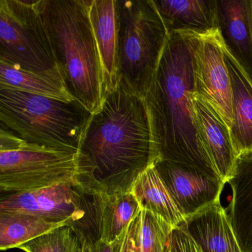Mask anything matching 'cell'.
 Wrapping results in <instances>:
<instances>
[{"label":"cell","instance_id":"1","mask_svg":"<svg viewBox=\"0 0 252 252\" xmlns=\"http://www.w3.org/2000/svg\"><path fill=\"white\" fill-rule=\"evenodd\" d=\"M77 184L87 192L126 193L160 159L146 97L119 85L91 115L77 153Z\"/></svg>","mask_w":252,"mask_h":252},{"label":"cell","instance_id":"2","mask_svg":"<svg viewBox=\"0 0 252 252\" xmlns=\"http://www.w3.org/2000/svg\"><path fill=\"white\" fill-rule=\"evenodd\" d=\"M200 36L191 32L170 33L146 98L159 160L186 165L220 179L200 138L193 101L194 56Z\"/></svg>","mask_w":252,"mask_h":252},{"label":"cell","instance_id":"3","mask_svg":"<svg viewBox=\"0 0 252 252\" xmlns=\"http://www.w3.org/2000/svg\"><path fill=\"white\" fill-rule=\"evenodd\" d=\"M91 1L42 0V9L69 91L94 114L104 101L106 85Z\"/></svg>","mask_w":252,"mask_h":252},{"label":"cell","instance_id":"4","mask_svg":"<svg viewBox=\"0 0 252 252\" xmlns=\"http://www.w3.org/2000/svg\"><path fill=\"white\" fill-rule=\"evenodd\" d=\"M91 115L77 100L0 89V126L32 144L78 153Z\"/></svg>","mask_w":252,"mask_h":252},{"label":"cell","instance_id":"5","mask_svg":"<svg viewBox=\"0 0 252 252\" xmlns=\"http://www.w3.org/2000/svg\"><path fill=\"white\" fill-rule=\"evenodd\" d=\"M118 86L146 97L169 40L153 0H118Z\"/></svg>","mask_w":252,"mask_h":252},{"label":"cell","instance_id":"6","mask_svg":"<svg viewBox=\"0 0 252 252\" xmlns=\"http://www.w3.org/2000/svg\"><path fill=\"white\" fill-rule=\"evenodd\" d=\"M0 61L28 71L64 77L42 0H0Z\"/></svg>","mask_w":252,"mask_h":252},{"label":"cell","instance_id":"7","mask_svg":"<svg viewBox=\"0 0 252 252\" xmlns=\"http://www.w3.org/2000/svg\"><path fill=\"white\" fill-rule=\"evenodd\" d=\"M77 153L32 144L0 126V191L2 194L77 183Z\"/></svg>","mask_w":252,"mask_h":252},{"label":"cell","instance_id":"8","mask_svg":"<svg viewBox=\"0 0 252 252\" xmlns=\"http://www.w3.org/2000/svg\"><path fill=\"white\" fill-rule=\"evenodd\" d=\"M85 202V192L77 183H63L41 189L5 194L0 199V212L36 215L72 226L83 218Z\"/></svg>","mask_w":252,"mask_h":252},{"label":"cell","instance_id":"9","mask_svg":"<svg viewBox=\"0 0 252 252\" xmlns=\"http://www.w3.org/2000/svg\"><path fill=\"white\" fill-rule=\"evenodd\" d=\"M196 94L218 113L229 129L232 125L231 88L218 29L200 35L194 56Z\"/></svg>","mask_w":252,"mask_h":252},{"label":"cell","instance_id":"10","mask_svg":"<svg viewBox=\"0 0 252 252\" xmlns=\"http://www.w3.org/2000/svg\"><path fill=\"white\" fill-rule=\"evenodd\" d=\"M155 167L186 218L220 202L222 180L170 160L160 159Z\"/></svg>","mask_w":252,"mask_h":252},{"label":"cell","instance_id":"11","mask_svg":"<svg viewBox=\"0 0 252 252\" xmlns=\"http://www.w3.org/2000/svg\"><path fill=\"white\" fill-rule=\"evenodd\" d=\"M216 4L224 47L252 81V0H216Z\"/></svg>","mask_w":252,"mask_h":252},{"label":"cell","instance_id":"12","mask_svg":"<svg viewBox=\"0 0 252 252\" xmlns=\"http://www.w3.org/2000/svg\"><path fill=\"white\" fill-rule=\"evenodd\" d=\"M193 101L202 142L220 178L227 184L238 159L229 128L215 109L198 94H194Z\"/></svg>","mask_w":252,"mask_h":252},{"label":"cell","instance_id":"13","mask_svg":"<svg viewBox=\"0 0 252 252\" xmlns=\"http://www.w3.org/2000/svg\"><path fill=\"white\" fill-rule=\"evenodd\" d=\"M203 252H243L228 214L220 202L187 217L181 225Z\"/></svg>","mask_w":252,"mask_h":252},{"label":"cell","instance_id":"14","mask_svg":"<svg viewBox=\"0 0 252 252\" xmlns=\"http://www.w3.org/2000/svg\"><path fill=\"white\" fill-rule=\"evenodd\" d=\"M231 88V140L237 157L252 153V81L224 47Z\"/></svg>","mask_w":252,"mask_h":252},{"label":"cell","instance_id":"15","mask_svg":"<svg viewBox=\"0 0 252 252\" xmlns=\"http://www.w3.org/2000/svg\"><path fill=\"white\" fill-rule=\"evenodd\" d=\"M91 17L102 63L107 95L118 87V0H92Z\"/></svg>","mask_w":252,"mask_h":252},{"label":"cell","instance_id":"16","mask_svg":"<svg viewBox=\"0 0 252 252\" xmlns=\"http://www.w3.org/2000/svg\"><path fill=\"white\" fill-rule=\"evenodd\" d=\"M169 33L205 35L218 29L216 0H153Z\"/></svg>","mask_w":252,"mask_h":252},{"label":"cell","instance_id":"17","mask_svg":"<svg viewBox=\"0 0 252 252\" xmlns=\"http://www.w3.org/2000/svg\"><path fill=\"white\" fill-rule=\"evenodd\" d=\"M229 216L243 252H252V153L237 159L232 176Z\"/></svg>","mask_w":252,"mask_h":252},{"label":"cell","instance_id":"18","mask_svg":"<svg viewBox=\"0 0 252 252\" xmlns=\"http://www.w3.org/2000/svg\"><path fill=\"white\" fill-rule=\"evenodd\" d=\"M131 191L141 209L160 217L174 228L185 222V215L169 192L155 165L140 175Z\"/></svg>","mask_w":252,"mask_h":252},{"label":"cell","instance_id":"19","mask_svg":"<svg viewBox=\"0 0 252 252\" xmlns=\"http://www.w3.org/2000/svg\"><path fill=\"white\" fill-rule=\"evenodd\" d=\"M0 89L14 90L60 101H75L62 75L42 74L0 61Z\"/></svg>","mask_w":252,"mask_h":252},{"label":"cell","instance_id":"20","mask_svg":"<svg viewBox=\"0 0 252 252\" xmlns=\"http://www.w3.org/2000/svg\"><path fill=\"white\" fill-rule=\"evenodd\" d=\"M64 225L67 224L50 222L36 215L0 212V250L20 248L24 243Z\"/></svg>","mask_w":252,"mask_h":252},{"label":"cell","instance_id":"21","mask_svg":"<svg viewBox=\"0 0 252 252\" xmlns=\"http://www.w3.org/2000/svg\"><path fill=\"white\" fill-rule=\"evenodd\" d=\"M141 205L132 191L102 193L101 240L113 243L141 213Z\"/></svg>","mask_w":252,"mask_h":252},{"label":"cell","instance_id":"22","mask_svg":"<svg viewBox=\"0 0 252 252\" xmlns=\"http://www.w3.org/2000/svg\"><path fill=\"white\" fill-rule=\"evenodd\" d=\"M174 228L160 217L142 209L137 234L138 252H168Z\"/></svg>","mask_w":252,"mask_h":252},{"label":"cell","instance_id":"23","mask_svg":"<svg viewBox=\"0 0 252 252\" xmlns=\"http://www.w3.org/2000/svg\"><path fill=\"white\" fill-rule=\"evenodd\" d=\"M82 246L70 225L54 228L20 246L26 252H82Z\"/></svg>","mask_w":252,"mask_h":252},{"label":"cell","instance_id":"24","mask_svg":"<svg viewBox=\"0 0 252 252\" xmlns=\"http://www.w3.org/2000/svg\"><path fill=\"white\" fill-rule=\"evenodd\" d=\"M168 252H203L198 243L182 226L174 228Z\"/></svg>","mask_w":252,"mask_h":252},{"label":"cell","instance_id":"25","mask_svg":"<svg viewBox=\"0 0 252 252\" xmlns=\"http://www.w3.org/2000/svg\"><path fill=\"white\" fill-rule=\"evenodd\" d=\"M138 222L139 215L129 224L123 233L113 242V252H138L136 239Z\"/></svg>","mask_w":252,"mask_h":252},{"label":"cell","instance_id":"26","mask_svg":"<svg viewBox=\"0 0 252 252\" xmlns=\"http://www.w3.org/2000/svg\"><path fill=\"white\" fill-rule=\"evenodd\" d=\"M82 252H113V243L99 240L94 244L83 246Z\"/></svg>","mask_w":252,"mask_h":252}]
</instances>
